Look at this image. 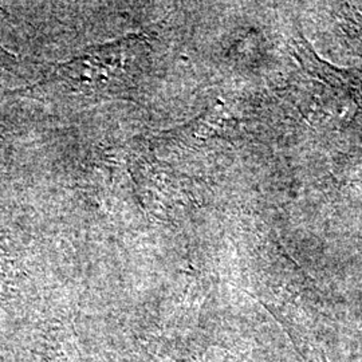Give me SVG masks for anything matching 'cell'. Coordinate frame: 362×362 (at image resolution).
Listing matches in <instances>:
<instances>
[{"label":"cell","mask_w":362,"mask_h":362,"mask_svg":"<svg viewBox=\"0 0 362 362\" xmlns=\"http://www.w3.org/2000/svg\"><path fill=\"white\" fill-rule=\"evenodd\" d=\"M15 65V58L8 52H6L1 46H0V66L1 67H8L11 69Z\"/></svg>","instance_id":"6da1fadb"}]
</instances>
